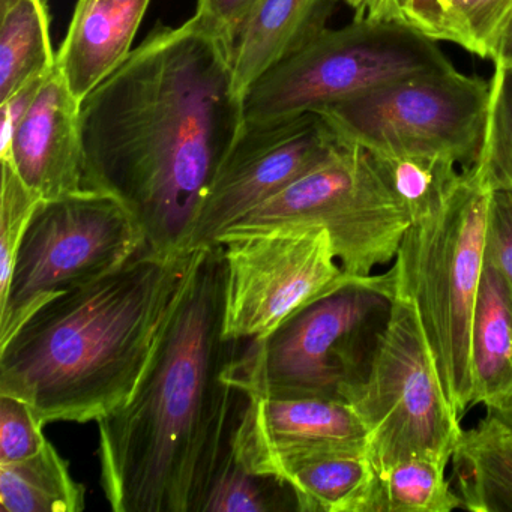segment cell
Listing matches in <instances>:
<instances>
[{"instance_id":"cell-34","label":"cell","mask_w":512,"mask_h":512,"mask_svg":"<svg viewBox=\"0 0 512 512\" xmlns=\"http://www.w3.org/2000/svg\"><path fill=\"white\" fill-rule=\"evenodd\" d=\"M488 59L493 61L494 67L512 68V11L500 28Z\"/></svg>"},{"instance_id":"cell-25","label":"cell","mask_w":512,"mask_h":512,"mask_svg":"<svg viewBox=\"0 0 512 512\" xmlns=\"http://www.w3.org/2000/svg\"><path fill=\"white\" fill-rule=\"evenodd\" d=\"M478 166L493 188L512 191V68L494 67L487 125Z\"/></svg>"},{"instance_id":"cell-26","label":"cell","mask_w":512,"mask_h":512,"mask_svg":"<svg viewBox=\"0 0 512 512\" xmlns=\"http://www.w3.org/2000/svg\"><path fill=\"white\" fill-rule=\"evenodd\" d=\"M511 11L512 0H452L439 41H449L487 59Z\"/></svg>"},{"instance_id":"cell-7","label":"cell","mask_w":512,"mask_h":512,"mask_svg":"<svg viewBox=\"0 0 512 512\" xmlns=\"http://www.w3.org/2000/svg\"><path fill=\"white\" fill-rule=\"evenodd\" d=\"M343 400L367 428L368 457L377 472L415 457L451 461L461 419L443 391L418 313L406 299L394 296L370 368Z\"/></svg>"},{"instance_id":"cell-3","label":"cell","mask_w":512,"mask_h":512,"mask_svg":"<svg viewBox=\"0 0 512 512\" xmlns=\"http://www.w3.org/2000/svg\"><path fill=\"white\" fill-rule=\"evenodd\" d=\"M193 253L143 247L115 271L59 293L0 343V394L44 424L100 421L133 394Z\"/></svg>"},{"instance_id":"cell-5","label":"cell","mask_w":512,"mask_h":512,"mask_svg":"<svg viewBox=\"0 0 512 512\" xmlns=\"http://www.w3.org/2000/svg\"><path fill=\"white\" fill-rule=\"evenodd\" d=\"M391 272L355 278L271 334L239 347L230 380L244 395L341 398L364 380L391 316Z\"/></svg>"},{"instance_id":"cell-19","label":"cell","mask_w":512,"mask_h":512,"mask_svg":"<svg viewBox=\"0 0 512 512\" xmlns=\"http://www.w3.org/2000/svg\"><path fill=\"white\" fill-rule=\"evenodd\" d=\"M301 512H376L379 475L368 454L311 458L284 470Z\"/></svg>"},{"instance_id":"cell-35","label":"cell","mask_w":512,"mask_h":512,"mask_svg":"<svg viewBox=\"0 0 512 512\" xmlns=\"http://www.w3.org/2000/svg\"><path fill=\"white\" fill-rule=\"evenodd\" d=\"M487 413L496 416L512 431V394H509L508 397L503 398L494 406L488 407Z\"/></svg>"},{"instance_id":"cell-36","label":"cell","mask_w":512,"mask_h":512,"mask_svg":"<svg viewBox=\"0 0 512 512\" xmlns=\"http://www.w3.org/2000/svg\"><path fill=\"white\" fill-rule=\"evenodd\" d=\"M11 2H13V0H0V7H2V5L11 4Z\"/></svg>"},{"instance_id":"cell-33","label":"cell","mask_w":512,"mask_h":512,"mask_svg":"<svg viewBox=\"0 0 512 512\" xmlns=\"http://www.w3.org/2000/svg\"><path fill=\"white\" fill-rule=\"evenodd\" d=\"M355 10L359 19L388 20L400 22L397 11V0H343Z\"/></svg>"},{"instance_id":"cell-9","label":"cell","mask_w":512,"mask_h":512,"mask_svg":"<svg viewBox=\"0 0 512 512\" xmlns=\"http://www.w3.org/2000/svg\"><path fill=\"white\" fill-rule=\"evenodd\" d=\"M281 224L322 227L344 272L370 277L374 269L394 262L412 220L383 184L368 151L343 142L328 160L227 232Z\"/></svg>"},{"instance_id":"cell-14","label":"cell","mask_w":512,"mask_h":512,"mask_svg":"<svg viewBox=\"0 0 512 512\" xmlns=\"http://www.w3.org/2000/svg\"><path fill=\"white\" fill-rule=\"evenodd\" d=\"M0 160L10 161L43 202L85 190L80 103L58 67L47 77Z\"/></svg>"},{"instance_id":"cell-21","label":"cell","mask_w":512,"mask_h":512,"mask_svg":"<svg viewBox=\"0 0 512 512\" xmlns=\"http://www.w3.org/2000/svg\"><path fill=\"white\" fill-rule=\"evenodd\" d=\"M55 68L46 2L14 0L0 7V103Z\"/></svg>"},{"instance_id":"cell-17","label":"cell","mask_w":512,"mask_h":512,"mask_svg":"<svg viewBox=\"0 0 512 512\" xmlns=\"http://www.w3.org/2000/svg\"><path fill=\"white\" fill-rule=\"evenodd\" d=\"M472 407L512 394V287L485 265L472 326Z\"/></svg>"},{"instance_id":"cell-11","label":"cell","mask_w":512,"mask_h":512,"mask_svg":"<svg viewBox=\"0 0 512 512\" xmlns=\"http://www.w3.org/2000/svg\"><path fill=\"white\" fill-rule=\"evenodd\" d=\"M223 245L224 335L245 341L265 337L301 308L355 278L344 272L322 227H263L227 232Z\"/></svg>"},{"instance_id":"cell-10","label":"cell","mask_w":512,"mask_h":512,"mask_svg":"<svg viewBox=\"0 0 512 512\" xmlns=\"http://www.w3.org/2000/svg\"><path fill=\"white\" fill-rule=\"evenodd\" d=\"M488 104L490 83L451 70L388 83L317 115L365 151L445 155L469 169L481 155Z\"/></svg>"},{"instance_id":"cell-31","label":"cell","mask_w":512,"mask_h":512,"mask_svg":"<svg viewBox=\"0 0 512 512\" xmlns=\"http://www.w3.org/2000/svg\"><path fill=\"white\" fill-rule=\"evenodd\" d=\"M47 77L49 76L26 83L23 88L0 103V154L10 148L16 131L34 106Z\"/></svg>"},{"instance_id":"cell-12","label":"cell","mask_w":512,"mask_h":512,"mask_svg":"<svg viewBox=\"0 0 512 512\" xmlns=\"http://www.w3.org/2000/svg\"><path fill=\"white\" fill-rule=\"evenodd\" d=\"M343 140L317 115L247 124L209 187L187 251L218 245L221 236L266 200L328 160Z\"/></svg>"},{"instance_id":"cell-15","label":"cell","mask_w":512,"mask_h":512,"mask_svg":"<svg viewBox=\"0 0 512 512\" xmlns=\"http://www.w3.org/2000/svg\"><path fill=\"white\" fill-rule=\"evenodd\" d=\"M151 0H79L56 67L82 103L133 53Z\"/></svg>"},{"instance_id":"cell-29","label":"cell","mask_w":512,"mask_h":512,"mask_svg":"<svg viewBox=\"0 0 512 512\" xmlns=\"http://www.w3.org/2000/svg\"><path fill=\"white\" fill-rule=\"evenodd\" d=\"M485 265L512 287V191L494 188L485 230Z\"/></svg>"},{"instance_id":"cell-22","label":"cell","mask_w":512,"mask_h":512,"mask_svg":"<svg viewBox=\"0 0 512 512\" xmlns=\"http://www.w3.org/2000/svg\"><path fill=\"white\" fill-rule=\"evenodd\" d=\"M389 193L418 221L442 208L460 181L452 158L437 154H385L368 152Z\"/></svg>"},{"instance_id":"cell-32","label":"cell","mask_w":512,"mask_h":512,"mask_svg":"<svg viewBox=\"0 0 512 512\" xmlns=\"http://www.w3.org/2000/svg\"><path fill=\"white\" fill-rule=\"evenodd\" d=\"M451 4L452 0H397L398 17L404 25L439 41L440 28Z\"/></svg>"},{"instance_id":"cell-13","label":"cell","mask_w":512,"mask_h":512,"mask_svg":"<svg viewBox=\"0 0 512 512\" xmlns=\"http://www.w3.org/2000/svg\"><path fill=\"white\" fill-rule=\"evenodd\" d=\"M233 434V451L247 469L280 478L311 458L368 454L361 418L341 398L245 395Z\"/></svg>"},{"instance_id":"cell-6","label":"cell","mask_w":512,"mask_h":512,"mask_svg":"<svg viewBox=\"0 0 512 512\" xmlns=\"http://www.w3.org/2000/svg\"><path fill=\"white\" fill-rule=\"evenodd\" d=\"M455 70L437 41L404 23L359 19L325 29L262 77L244 98L245 122L317 113L407 77Z\"/></svg>"},{"instance_id":"cell-20","label":"cell","mask_w":512,"mask_h":512,"mask_svg":"<svg viewBox=\"0 0 512 512\" xmlns=\"http://www.w3.org/2000/svg\"><path fill=\"white\" fill-rule=\"evenodd\" d=\"M85 506V487L50 442L32 457L0 464L2 512H80Z\"/></svg>"},{"instance_id":"cell-1","label":"cell","mask_w":512,"mask_h":512,"mask_svg":"<svg viewBox=\"0 0 512 512\" xmlns=\"http://www.w3.org/2000/svg\"><path fill=\"white\" fill-rule=\"evenodd\" d=\"M244 127L232 46L197 16L160 26L80 103L85 188L118 200L152 250L188 253Z\"/></svg>"},{"instance_id":"cell-16","label":"cell","mask_w":512,"mask_h":512,"mask_svg":"<svg viewBox=\"0 0 512 512\" xmlns=\"http://www.w3.org/2000/svg\"><path fill=\"white\" fill-rule=\"evenodd\" d=\"M337 0H259L232 49L233 79L244 100L269 71L313 43Z\"/></svg>"},{"instance_id":"cell-4","label":"cell","mask_w":512,"mask_h":512,"mask_svg":"<svg viewBox=\"0 0 512 512\" xmlns=\"http://www.w3.org/2000/svg\"><path fill=\"white\" fill-rule=\"evenodd\" d=\"M493 190L481 166L463 169L442 208L410 224L389 271L394 296L418 313L437 376L460 419L472 409V326Z\"/></svg>"},{"instance_id":"cell-8","label":"cell","mask_w":512,"mask_h":512,"mask_svg":"<svg viewBox=\"0 0 512 512\" xmlns=\"http://www.w3.org/2000/svg\"><path fill=\"white\" fill-rule=\"evenodd\" d=\"M143 247L142 230L109 194L85 188L41 202L0 295V343L41 305L115 271Z\"/></svg>"},{"instance_id":"cell-2","label":"cell","mask_w":512,"mask_h":512,"mask_svg":"<svg viewBox=\"0 0 512 512\" xmlns=\"http://www.w3.org/2000/svg\"><path fill=\"white\" fill-rule=\"evenodd\" d=\"M223 245L193 253L133 394L98 421L101 485L115 512H202L245 397L230 380Z\"/></svg>"},{"instance_id":"cell-24","label":"cell","mask_w":512,"mask_h":512,"mask_svg":"<svg viewBox=\"0 0 512 512\" xmlns=\"http://www.w3.org/2000/svg\"><path fill=\"white\" fill-rule=\"evenodd\" d=\"M298 511L295 494L283 479L247 469L232 448L218 467L202 512Z\"/></svg>"},{"instance_id":"cell-27","label":"cell","mask_w":512,"mask_h":512,"mask_svg":"<svg viewBox=\"0 0 512 512\" xmlns=\"http://www.w3.org/2000/svg\"><path fill=\"white\" fill-rule=\"evenodd\" d=\"M2 163V190H0V295L7 290L16 265L20 245L29 223L43 200L29 190L13 164Z\"/></svg>"},{"instance_id":"cell-30","label":"cell","mask_w":512,"mask_h":512,"mask_svg":"<svg viewBox=\"0 0 512 512\" xmlns=\"http://www.w3.org/2000/svg\"><path fill=\"white\" fill-rule=\"evenodd\" d=\"M259 0H197L196 16L232 46Z\"/></svg>"},{"instance_id":"cell-18","label":"cell","mask_w":512,"mask_h":512,"mask_svg":"<svg viewBox=\"0 0 512 512\" xmlns=\"http://www.w3.org/2000/svg\"><path fill=\"white\" fill-rule=\"evenodd\" d=\"M451 463L464 509L512 512V431L500 419L461 430Z\"/></svg>"},{"instance_id":"cell-23","label":"cell","mask_w":512,"mask_h":512,"mask_svg":"<svg viewBox=\"0 0 512 512\" xmlns=\"http://www.w3.org/2000/svg\"><path fill=\"white\" fill-rule=\"evenodd\" d=\"M449 463L415 457L377 472L376 512H451L464 509L446 478Z\"/></svg>"},{"instance_id":"cell-28","label":"cell","mask_w":512,"mask_h":512,"mask_svg":"<svg viewBox=\"0 0 512 512\" xmlns=\"http://www.w3.org/2000/svg\"><path fill=\"white\" fill-rule=\"evenodd\" d=\"M44 425L26 401L0 394V464L38 454L49 442L44 437Z\"/></svg>"}]
</instances>
